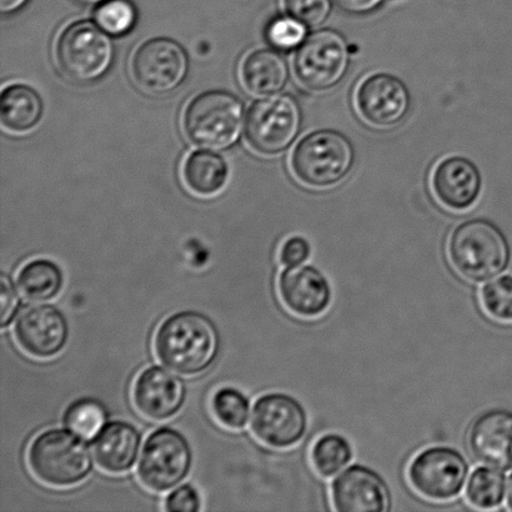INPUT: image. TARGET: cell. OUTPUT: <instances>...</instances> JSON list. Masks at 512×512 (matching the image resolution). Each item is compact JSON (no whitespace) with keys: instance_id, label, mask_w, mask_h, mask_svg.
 I'll use <instances>...</instances> for the list:
<instances>
[{"instance_id":"cell-1","label":"cell","mask_w":512,"mask_h":512,"mask_svg":"<svg viewBox=\"0 0 512 512\" xmlns=\"http://www.w3.org/2000/svg\"><path fill=\"white\" fill-rule=\"evenodd\" d=\"M217 326L199 311H179L159 325L154 350L160 363L184 376L204 373L218 358Z\"/></svg>"},{"instance_id":"cell-2","label":"cell","mask_w":512,"mask_h":512,"mask_svg":"<svg viewBox=\"0 0 512 512\" xmlns=\"http://www.w3.org/2000/svg\"><path fill=\"white\" fill-rule=\"evenodd\" d=\"M63 429L45 430L35 436L28 449V466L40 483L54 488L79 485L93 471L89 446Z\"/></svg>"},{"instance_id":"cell-3","label":"cell","mask_w":512,"mask_h":512,"mask_svg":"<svg viewBox=\"0 0 512 512\" xmlns=\"http://www.w3.org/2000/svg\"><path fill=\"white\" fill-rule=\"evenodd\" d=\"M451 264L465 279L484 283L508 269V239L494 223L473 219L460 224L448 244Z\"/></svg>"},{"instance_id":"cell-4","label":"cell","mask_w":512,"mask_h":512,"mask_svg":"<svg viewBox=\"0 0 512 512\" xmlns=\"http://www.w3.org/2000/svg\"><path fill=\"white\" fill-rule=\"evenodd\" d=\"M355 153L345 135L335 130H316L305 135L291 154V170L306 187H335L353 169Z\"/></svg>"},{"instance_id":"cell-5","label":"cell","mask_w":512,"mask_h":512,"mask_svg":"<svg viewBox=\"0 0 512 512\" xmlns=\"http://www.w3.org/2000/svg\"><path fill=\"white\" fill-rule=\"evenodd\" d=\"M55 62L69 82L89 84L112 68L114 45L107 32L87 20L69 24L55 43Z\"/></svg>"},{"instance_id":"cell-6","label":"cell","mask_w":512,"mask_h":512,"mask_svg":"<svg viewBox=\"0 0 512 512\" xmlns=\"http://www.w3.org/2000/svg\"><path fill=\"white\" fill-rule=\"evenodd\" d=\"M243 124L242 100L224 90L199 94L188 104L183 119L190 142L212 150L227 149L237 143Z\"/></svg>"},{"instance_id":"cell-7","label":"cell","mask_w":512,"mask_h":512,"mask_svg":"<svg viewBox=\"0 0 512 512\" xmlns=\"http://www.w3.org/2000/svg\"><path fill=\"white\" fill-rule=\"evenodd\" d=\"M192 446L179 430L159 428L148 436L138 465L140 483L155 493H167L188 478Z\"/></svg>"},{"instance_id":"cell-8","label":"cell","mask_w":512,"mask_h":512,"mask_svg":"<svg viewBox=\"0 0 512 512\" xmlns=\"http://www.w3.org/2000/svg\"><path fill=\"white\" fill-rule=\"evenodd\" d=\"M349 65L348 43L343 35L331 29L310 34L294 58L296 78L313 92L334 88L345 77Z\"/></svg>"},{"instance_id":"cell-9","label":"cell","mask_w":512,"mask_h":512,"mask_svg":"<svg viewBox=\"0 0 512 512\" xmlns=\"http://www.w3.org/2000/svg\"><path fill=\"white\" fill-rule=\"evenodd\" d=\"M301 128V110L290 95H273L259 99L249 109L248 142L255 152L275 155L293 144Z\"/></svg>"},{"instance_id":"cell-10","label":"cell","mask_w":512,"mask_h":512,"mask_svg":"<svg viewBox=\"0 0 512 512\" xmlns=\"http://www.w3.org/2000/svg\"><path fill=\"white\" fill-rule=\"evenodd\" d=\"M468 474V461L450 446H431L421 451L408 469V478L416 493L433 501L458 498Z\"/></svg>"},{"instance_id":"cell-11","label":"cell","mask_w":512,"mask_h":512,"mask_svg":"<svg viewBox=\"0 0 512 512\" xmlns=\"http://www.w3.org/2000/svg\"><path fill=\"white\" fill-rule=\"evenodd\" d=\"M130 70L134 83L143 92L168 94L184 82L189 59L182 45L175 40L153 38L135 50Z\"/></svg>"},{"instance_id":"cell-12","label":"cell","mask_w":512,"mask_h":512,"mask_svg":"<svg viewBox=\"0 0 512 512\" xmlns=\"http://www.w3.org/2000/svg\"><path fill=\"white\" fill-rule=\"evenodd\" d=\"M308 423L303 404L289 394H265L254 404L253 434L270 448L288 449L298 445L308 431Z\"/></svg>"},{"instance_id":"cell-13","label":"cell","mask_w":512,"mask_h":512,"mask_svg":"<svg viewBox=\"0 0 512 512\" xmlns=\"http://www.w3.org/2000/svg\"><path fill=\"white\" fill-rule=\"evenodd\" d=\"M411 105L409 89L388 73L371 74L355 92V107L371 127L389 129L403 122Z\"/></svg>"},{"instance_id":"cell-14","label":"cell","mask_w":512,"mask_h":512,"mask_svg":"<svg viewBox=\"0 0 512 512\" xmlns=\"http://www.w3.org/2000/svg\"><path fill=\"white\" fill-rule=\"evenodd\" d=\"M13 331L19 348L35 359L55 358L69 339L67 318L50 304L30 305L20 311Z\"/></svg>"},{"instance_id":"cell-15","label":"cell","mask_w":512,"mask_h":512,"mask_svg":"<svg viewBox=\"0 0 512 512\" xmlns=\"http://www.w3.org/2000/svg\"><path fill=\"white\" fill-rule=\"evenodd\" d=\"M185 399L187 386L184 381L162 366H149L134 381V406L149 420L172 419L182 410Z\"/></svg>"},{"instance_id":"cell-16","label":"cell","mask_w":512,"mask_h":512,"mask_svg":"<svg viewBox=\"0 0 512 512\" xmlns=\"http://www.w3.org/2000/svg\"><path fill=\"white\" fill-rule=\"evenodd\" d=\"M278 288L286 309L301 318H318L333 300L330 281L311 265L288 266L281 271Z\"/></svg>"},{"instance_id":"cell-17","label":"cell","mask_w":512,"mask_h":512,"mask_svg":"<svg viewBox=\"0 0 512 512\" xmlns=\"http://www.w3.org/2000/svg\"><path fill=\"white\" fill-rule=\"evenodd\" d=\"M331 500L340 512H384L390 509V490L373 469L351 465L331 485Z\"/></svg>"},{"instance_id":"cell-18","label":"cell","mask_w":512,"mask_h":512,"mask_svg":"<svg viewBox=\"0 0 512 512\" xmlns=\"http://www.w3.org/2000/svg\"><path fill=\"white\" fill-rule=\"evenodd\" d=\"M469 446L480 463L512 470V411L493 409L478 416L469 431Z\"/></svg>"},{"instance_id":"cell-19","label":"cell","mask_w":512,"mask_h":512,"mask_svg":"<svg viewBox=\"0 0 512 512\" xmlns=\"http://www.w3.org/2000/svg\"><path fill=\"white\" fill-rule=\"evenodd\" d=\"M481 185L479 169L461 157L441 160L431 174V189L436 200L454 212H464L473 207L480 197Z\"/></svg>"},{"instance_id":"cell-20","label":"cell","mask_w":512,"mask_h":512,"mask_svg":"<svg viewBox=\"0 0 512 512\" xmlns=\"http://www.w3.org/2000/svg\"><path fill=\"white\" fill-rule=\"evenodd\" d=\"M142 433L125 421H110L93 439V454L99 468L109 474L132 470L138 459Z\"/></svg>"},{"instance_id":"cell-21","label":"cell","mask_w":512,"mask_h":512,"mask_svg":"<svg viewBox=\"0 0 512 512\" xmlns=\"http://www.w3.org/2000/svg\"><path fill=\"white\" fill-rule=\"evenodd\" d=\"M240 77L249 93L269 97L279 93L288 83L289 67L274 50L258 49L243 60Z\"/></svg>"},{"instance_id":"cell-22","label":"cell","mask_w":512,"mask_h":512,"mask_svg":"<svg viewBox=\"0 0 512 512\" xmlns=\"http://www.w3.org/2000/svg\"><path fill=\"white\" fill-rule=\"evenodd\" d=\"M43 115V102L33 88L12 84L4 88L0 98V120L12 133H28L37 127Z\"/></svg>"},{"instance_id":"cell-23","label":"cell","mask_w":512,"mask_h":512,"mask_svg":"<svg viewBox=\"0 0 512 512\" xmlns=\"http://www.w3.org/2000/svg\"><path fill=\"white\" fill-rule=\"evenodd\" d=\"M182 175L185 187L190 192L209 198L222 192L227 185L229 169L219 154L199 150L185 158Z\"/></svg>"},{"instance_id":"cell-24","label":"cell","mask_w":512,"mask_h":512,"mask_svg":"<svg viewBox=\"0 0 512 512\" xmlns=\"http://www.w3.org/2000/svg\"><path fill=\"white\" fill-rule=\"evenodd\" d=\"M63 285V270L50 259L30 260L18 271L17 286L20 294L33 303H43L57 298Z\"/></svg>"},{"instance_id":"cell-25","label":"cell","mask_w":512,"mask_h":512,"mask_svg":"<svg viewBox=\"0 0 512 512\" xmlns=\"http://www.w3.org/2000/svg\"><path fill=\"white\" fill-rule=\"evenodd\" d=\"M353 446L345 436L325 434L315 441L311 449V463L316 473L331 478L348 466L353 460Z\"/></svg>"},{"instance_id":"cell-26","label":"cell","mask_w":512,"mask_h":512,"mask_svg":"<svg viewBox=\"0 0 512 512\" xmlns=\"http://www.w3.org/2000/svg\"><path fill=\"white\" fill-rule=\"evenodd\" d=\"M506 478L501 470L480 466L470 475L466 486V499L475 508L490 510L498 508L505 499Z\"/></svg>"},{"instance_id":"cell-27","label":"cell","mask_w":512,"mask_h":512,"mask_svg":"<svg viewBox=\"0 0 512 512\" xmlns=\"http://www.w3.org/2000/svg\"><path fill=\"white\" fill-rule=\"evenodd\" d=\"M107 421V410L98 400L85 398L74 401L65 410L63 423L85 440L94 439Z\"/></svg>"},{"instance_id":"cell-28","label":"cell","mask_w":512,"mask_h":512,"mask_svg":"<svg viewBox=\"0 0 512 512\" xmlns=\"http://www.w3.org/2000/svg\"><path fill=\"white\" fill-rule=\"evenodd\" d=\"M212 411L220 425L230 430H242L247 426L250 403L242 391L235 388H222L214 394Z\"/></svg>"},{"instance_id":"cell-29","label":"cell","mask_w":512,"mask_h":512,"mask_svg":"<svg viewBox=\"0 0 512 512\" xmlns=\"http://www.w3.org/2000/svg\"><path fill=\"white\" fill-rule=\"evenodd\" d=\"M95 22L114 37L130 32L137 22V10L129 0H107L95 10Z\"/></svg>"},{"instance_id":"cell-30","label":"cell","mask_w":512,"mask_h":512,"mask_svg":"<svg viewBox=\"0 0 512 512\" xmlns=\"http://www.w3.org/2000/svg\"><path fill=\"white\" fill-rule=\"evenodd\" d=\"M481 303L486 313L503 323L512 321V275L490 281L481 290Z\"/></svg>"},{"instance_id":"cell-31","label":"cell","mask_w":512,"mask_h":512,"mask_svg":"<svg viewBox=\"0 0 512 512\" xmlns=\"http://www.w3.org/2000/svg\"><path fill=\"white\" fill-rule=\"evenodd\" d=\"M266 39L281 50L298 48L306 39V25L290 15L276 18L266 28Z\"/></svg>"},{"instance_id":"cell-32","label":"cell","mask_w":512,"mask_h":512,"mask_svg":"<svg viewBox=\"0 0 512 512\" xmlns=\"http://www.w3.org/2000/svg\"><path fill=\"white\" fill-rule=\"evenodd\" d=\"M286 12L306 27L316 28L328 19L331 0H284Z\"/></svg>"},{"instance_id":"cell-33","label":"cell","mask_w":512,"mask_h":512,"mask_svg":"<svg viewBox=\"0 0 512 512\" xmlns=\"http://www.w3.org/2000/svg\"><path fill=\"white\" fill-rule=\"evenodd\" d=\"M164 508L167 511L195 512L202 509V499L193 485L184 484L167 496Z\"/></svg>"},{"instance_id":"cell-34","label":"cell","mask_w":512,"mask_h":512,"mask_svg":"<svg viewBox=\"0 0 512 512\" xmlns=\"http://www.w3.org/2000/svg\"><path fill=\"white\" fill-rule=\"evenodd\" d=\"M2 328H8L19 313L20 301L17 289L8 274H2Z\"/></svg>"},{"instance_id":"cell-35","label":"cell","mask_w":512,"mask_h":512,"mask_svg":"<svg viewBox=\"0 0 512 512\" xmlns=\"http://www.w3.org/2000/svg\"><path fill=\"white\" fill-rule=\"evenodd\" d=\"M311 245L301 237H291L280 249V261L285 266H298L310 258Z\"/></svg>"},{"instance_id":"cell-36","label":"cell","mask_w":512,"mask_h":512,"mask_svg":"<svg viewBox=\"0 0 512 512\" xmlns=\"http://www.w3.org/2000/svg\"><path fill=\"white\" fill-rule=\"evenodd\" d=\"M344 12L353 15H365L375 12L385 0H334Z\"/></svg>"},{"instance_id":"cell-37","label":"cell","mask_w":512,"mask_h":512,"mask_svg":"<svg viewBox=\"0 0 512 512\" xmlns=\"http://www.w3.org/2000/svg\"><path fill=\"white\" fill-rule=\"evenodd\" d=\"M27 2L28 0H0V10L4 14L14 13Z\"/></svg>"},{"instance_id":"cell-38","label":"cell","mask_w":512,"mask_h":512,"mask_svg":"<svg viewBox=\"0 0 512 512\" xmlns=\"http://www.w3.org/2000/svg\"><path fill=\"white\" fill-rule=\"evenodd\" d=\"M508 505L509 508L512 510V475L510 476L508 483Z\"/></svg>"},{"instance_id":"cell-39","label":"cell","mask_w":512,"mask_h":512,"mask_svg":"<svg viewBox=\"0 0 512 512\" xmlns=\"http://www.w3.org/2000/svg\"><path fill=\"white\" fill-rule=\"evenodd\" d=\"M75 2L82 3V4H97L100 2H104V0H75Z\"/></svg>"}]
</instances>
